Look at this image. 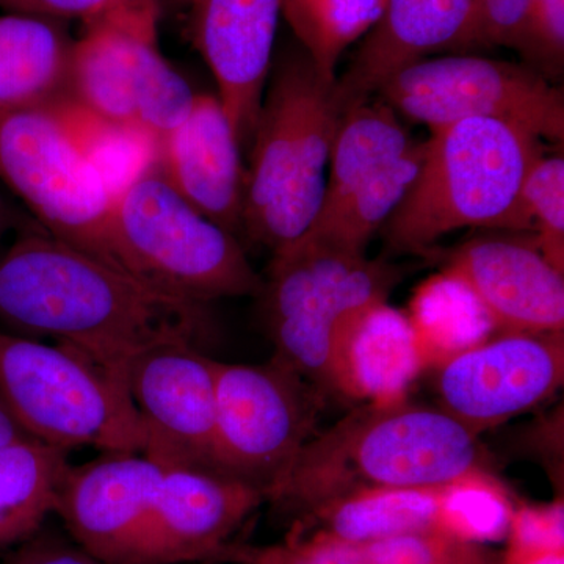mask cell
I'll list each match as a JSON object with an SVG mask.
<instances>
[{
  "instance_id": "obj_1",
  "label": "cell",
  "mask_w": 564,
  "mask_h": 564,
  "mask_svg": "<svg viewBox=\"0 0 564 564\" xmlns=\"http://www.w3.org/2000/svg\"><path fill=\"white\" fill-rule=\"evenodd\" d=\"M0 321L73 345L126 381L139 352L203 348L214 333L206 304L159 291L44 229L21 232L0 258Z\"/></svg>"
},
{
  "instance_id": "obj_2",
  "label": "cell",
  "mask_w": 564,
  "mask_h": 564,
  "mask_svg": "<svg viewBox=\"0 0 564 564\" xmlns=\"http://www.w3.org/2000/svg\"><path fill=\"white\" fill-rule=\"evenodd\" d=\"M496 477L480 436L440 404L373 400L314 434L270 502L300 519L345 494Z\"/></svg>"
},
{
  "instance_id": "obj_3",
  "label": "cell",
  "mask_w": 564,
  "mask_h": 564,
  "mask_svg": "<svg viewBox=\"0 0 564 564\" xmlns=\"http://www.w3.org/2000/svg\"><path fill=\"white\" fill-rule=\"evenodd\" d=\"M400 278L391 263L313 240L273 254L259 299L274 358L322 393L359 399L352 343Z\"/></svg>"
},
{
  "instance_id": "obj_4",
  "label": "cell",
  "mask_w": 564,
  "mask_h": 564,
  "mask_svg": "<svg viewBox=\"0 0 564 564\" xmlns=\"http://www.w3.org/2000/svg\"><path fill=\"white\" fill-rule=\"evenodd\" d=\"M336 79L296 52L278 65L263 98L245 174L242 231L272 254L299 243L322 209L325 169L344 117Z\"/></svg>"
},
{
  "instance_id": "obj_5",
  "label": "cell",
  "mask_w": 564,
  "mask_h": 564,
  "mask_svg": "<svg viewBox=\"0 0 564 564\" xmlns=\"http://www.w3.org/2000/svg\"><path fill=\"white\" fill-rule=\"evenodd\" d=\"M543 154L536 135L510 122L470 118L434 129L413 185L383 226L386 240L422 254L459 229H530L522 184Z\"/></svg>"
},
{
  "instance_id": "obj_6",
  "label": "cell",
  "mask_w": 564,
  "mask_h": 564,
  "mask_svg": "<svg viewBox=\"0 0 564 564\" xmlns=\"http://www.w3.org/2000/svg\"><path fill=\"white\" fill-rule=\"evenodd\" d=\"M111 248L118 269L177 299L206 304L262 293L263 278L236 236L185 202L161 162L113 199Z\"/></svg>"
},
{
  "instance_id": "obj_7",
  "label": "cell",
  "mask_w": 564,
  "mask_h": 564,
  "mask_svg": "<svg viewBox=\"0 0 564 564\" xmlns=\"http://www.w3.org/2000/svg\"><path fill=\"white\" fill-rule=\"evenodd\" d=\"M0 395L22 429L52 447L143 451L128 381L73 345L0 333Z\"/></svg>"
},
{
  "instance_id": "obj_8",
  "label": "cell",
  "mask_w": 564,
  "mask_h": 564,
  "mask_svg": "<svg viewBox=\"0 0 564 564\" xmlns=\"http://www.w3.org/2000/svg\"><path fill=\"white\" fill-rule=\"evenodd\" d=\"M0 181L28 204L41 229L117 267L111 248L113 198L52 99L0 109Z\"/></svg>"
},
{
  "instance_id": "obj_9",
  "label": "cell",
  "mask_w": 564,
  "mask_h": 564,
  "mask_svg": "<svg viewBox=\"0 0 564 564\" xmlns=\"http://www.w3.org/2000/svg\"><path fill=\"white\" fill-rule=\"evenodd\" d=\"M321 408L322 392L274 356L215 361V470L267 500L314 436Z\"/></svg>"
},
{
  "instance_id": "obj_10",
  "label": "cell",
  "mask_w": 564,
  "mask_h": 564,
  "mask_svg": "<svg viewBox=\"0 0 564 564\" xmlns=\"http://www.w3.org/2000/svg\"><path fill=\"white\" fill-rule=\"evenodd\" d=\"M161 14L159 9H137L87 22L85 35L74 41L63 95L159 139L176 128L196 95L159 52Z\"/></svg>"
},
{
  "instance_id": "obj_11",
  "label": "cell",
  "mask_w": 564,
  "mask_h": 564,
  "mask_svg": "<svg viewBox=\"0 0 564 564\" xmlns=\"http://www.w3.org/2000/svg\"><path fill=\"white\" fill-rule=\"evenodd\" d=\"M377 95L430 131L488 118L519 126L540 140L562 143L564 137L563 91L532 66L477 55L423 58L393 74Z\"/></svg>"
},
{
  "instance_id": "obj_12",
  "label": "cell",
  "mask_w": 564,
  "mask_h": 564,
  "mask_svg": "<svg viewBox=\"0 0 564 564\" xmlns=\"http://www.w3.org/2000/svg\"><path fill=\"white\" fill-rule=\"evenodd\" d=\"M513 502L497 477L458 484L345 494L296 519L291 533L343 543L445 534L473 543L502 540Z\"/></svg>"
},
{
  "instance_id": "obj_13",
  "label": "cell",
  "mask_w": 564,
  "mask_h": 564,
  "mask_svg": "<svg viewBox=\"0 0 564 564\" xmlns=\"http://www.w3.org/2000/svg\"><path fill=\"white\" fill-rule=\"evenodd\" d=\"M564 381V333H499L440 362L437 404L477 436L533 410Z\"/></svg>"
},
{
  "instance_id": "obj_14",
  "label": "cell",
  "mask_w": 564,
  "mask_h": 564,
  "mask_svg": "<svg viewBox=\"0 0 564 564\" xmlns=\"http://www.w3.org/2000/svg\"><path fill=\"white\" fill-rule=\"evenodd\" d=\"M128 388L143 430L141 455L162 469L217 473L215 359L196 345H158L129 364Z\"/></svg>"
},
{
  "instance_id": "obj_15",
  "label": "cell",
  "mask_w": 564,
  "mask_h": 564,
  "mask_svg": "<svg viewBox=\"0 0 564 564\" xmlns=\"http://www.w3.org/2000/svg\"><path fill=\"white\" fill-rule=\"evenodd\" d=\"M163 470L135 452H106L85 466H70L54 513L88 554L135 564Z\"/></svg>"
},
{
  "instance_id": "obj_16",
  "label": "cell",
  "mask_w": 564,
  "mask_h": 564,
  "mask_svg": "<svg viewBox=\"0 0 564 564\" xmlns=\"http://www.w3.org/2000/svg\"><path fill=\"white\" fill-rule=\"evenodd\" d=\"M443 274L474 296L499 333H564V273L533 245L469 240L447 256Z\"/></svg>"
},
{
  "instance_id": "obj_17",
  "label": "cell",
  "mask_w": 564,
  "mask_h": 564,
  "mask_svg": "<svg viewBox=\"0 0 564 564\" xmlns=\"http://www.w3.org/2000/svg\"><path fill=\"white\" fill-rule=\"evenodd\" d=\"M262 503L259 489L196 469H165L135 564H210Z\"/></svg>"
},
{
  "instance_id": "obj_18",
  "label": "cell",
  "mask_w": 564,
  "mask_h": 564,
  "mask_svg": "<svg viewBox=\"0 0 564 564\" xmlns=\"http://www.w3.org/2000/svg\"><path fill=\"white\" fill-rule=\"evenodd\" d=\"M191 36L218 85L237 140L251 139L284 0H188Z\"/></svg>"
},
{
  "instance_id": "obj_19",
  "label": "cell",
  "mask_w": 564,
  "mask_h": 564,
  "mask_svg": "<svg viewBox=\"0 0 564 564\" xmlns=\"http://www.w3.org/2000/svg\"><path fill=\"white\" fill-rule=\"evenodd\" d=\"M477 0H388L350 66L336 79L343 111L370 101L400 69L441 51L470 47Z\"/></svg>"
},
{
  "instance_id": "obj_20",
  "label": "cell",
  "mask_w": 564,
  "mask_h": 564,
  "mask_svg": "<svg viewBox=\"0 0 564 564\" xmlns=\"http://www.w3.org/2000/svg\"><path fill=\"white\" fill-rule=\"evenodd\" d=\"M161 166L199 214L232 236L242 231L247 173L218 96H195L187 117L161 139Z\"/></svg>"
},
{
  "instance_id": "obj_21",
  "label": "cell",
  "mask_w": 564,
  "mask_h": 564,
  "mask_svg": "<svg viewBox=\"0 0 564 564\" xmlns=\"http://www.w3.org/2000/svg\"><path fill=\"white\" fill-rule=\"evenodd\" d=\"M74 41L50 18L0 17V109L63 95Z\"/></svg>"
},
{
  "instance_id": "obj_22",
  "label": "cell",
  "mask_w": 564,
  "mask_h": 564,
  "mask_svg": "<svg viewBox=\"0 0 564 564\" xmlns=\"http://www.w3.org/2000/svg\"><path fill=\"white\" fill-rule=\"evenodd\" d=\"M415 143L395 110L384 101H366L345 111L329 154L321 212L344 202L356 188L400 161Z\"/></svg>"
},
{
  "instance_id": "obj_23",
  "label": "cell",
  "mask_w": 564,
  "mask_h": 564,
  "mask_svg": "<svg viewBox=\"0 0 564 564\" xmlns=\"http://www.w3.org/2000/svg\"><path fill=\"white\" fill-rule=\"evenodd\" d=\"M69 469L68 452L41 441L0 447V549L41 530Z\"/></svg>"
},
{
  "instance_id": "obj_24",
  "label": "cell",
  "mask_w": 564,
  "mask_h": 564,
  "mask_svg": "<svg viewBox=\"0 0 564 564\" xmlns=\"http://www.w3.org/2000/svg\"><path fill=\"white\" fill-rule=\"evenodd\" d=\"M52 102L111 198L161 162V139L148 129L109 120L65 95Z\"/></svg>"
},
{
  "instance_id": "obj_25",
  "label": "cell",
  "mask_w": 564,
  "mask_h": 564,
  "mask_svg": "<svg viewBox=\"0 0 564 564\" xmlns=\"http://www.w3.org/2000/svg\"><path fill=\"white\" fill-rule=\"evenodd\" d=\"M423 155L425 141L415 143L400 161L356 188L333 209L322 210L302 240L366 254L375 232L383 229L413 185Z\"/></svg>"
},
{
  "instance_id": "obj_26",
  "label": "cell",
  "mask_w": 564,
  "mask_h": 564,
  "mask_svg": "<svg viewBox=\"0 0 564 564\" xmlns=\"http://www.w3.org/2000/svg\"><path fill=\"white\" fill-rule=\"evenodd\" d=\"M410 317L388 303L373 311L356 334L351 366L359 399L403 397V388L423 366Z\"/></svg>"
},
{
  "instance_id": "obj_27",
  "label": "cell",
  "mask_w": 564,
  "mask_h": 564,
  "mask_svg": "<svg viewBox=\"0 0 564 564\" xmlns=\"http://www.w3.org/2000/svg\"><path fill=\"white\" fill-rule=\"evenodd\" d=\"M388 0H284L282 13L326 79H336L340 55L372 31Z\"/></svg>"
},
{
  "instance_id": "obj_28",
  "label": "cell",
  "mask_w": 564,
  "mask_h": 564,
  "mask_svg": "<svg viewBox=\"0 0 564 564\" xmlns=\"http://www.w3.org/2000/svg\"><path fill=\"white\" fill-rule=\"evenodd\" d=\"M521 207L536 247L564 273V161L562 155H540L527 173Z\"/></svg>"
},
{
  "instance_id": "obj_29",
  "label": "cell",
  "mask_w": 564,
  "mask_h": 564,
  "mask_svg": "<svg viewBox=\"0 0 564 564\" xmlns=\"http://www.w3.org/2000/svg\"><path fill=\"white\" fill-rule=\"evenodd\" d=\"M350 544L366 564H502V556L486 544L445 534H408Z\"/></svg>"
},
{
  "instance_id": "obj_30",
  "label": "cell",
  "mask_w": 564,
  "mask_h": 564,
  "mask_svg": "<svg viewBox=\"0 0 564 564\" xmlns=\"http://www.w3.org/2000/svg\"><path fill=\"white\" fill-rule=\"evenodd\" d=\"M536 0H477L473 46H505L529 55Z\"/></svg>"
},
{
  "instance_id": "obj_31",
  "label": "cell",
  "mask_w": 564,
  "mask_h": 564,
  "mask_svg": "<svg viewBox=\"0 0 564 564\" xmlns=\"http://www.w3.org/2000/svg\"><path fill=\"white\" fill-rule=\"evenodd\" d=\"M170 0H0V9L40 18H80L87 22L137 9L165 10Z\"/></svg>"
},
{
  "instance_id": "obj_32",
  "label": "cell",
  "mask_w": 564,
  "mask_h": 564,
  "mask_svg": "<svg viewBox=\"0 0 564 564\" xmlns=\"http://www.w3.org/2000/svg\"><path fill=\"white\" fill-rule=\"evenodd\" d=\"M505 538L511 544L564 547L563 500L513 508Z\"/></svg>"
},
{
  "instance_id": "obj_33",
  "label": "cell",
  "mask_w": 564,
  "mask_h": 564,
  "mask_svg": "<svg viewBox=\"0 0 564 564\" xmlns=\"http://www.w3.org/2000/svg\"><path fill=\"white\" fill-rule=\"evenodd\" d=\"M0 564H111L88 554L73 540L57 533H41V530L22 541L13 554Z\"/></svg>"
},
{
  "instance_id": "obj_34",
  "label": "cell",
  "mask_w": 564,
  "mask_h": 564,
  "mask_svg": "<svg viewBox=\"0 0 564 564\" xmlns=\"http://www.w3.org/2000/svg\"><path fill=\"white\" fill-rule=\"evenodd\" d=\"M502 564H564V547L507 543Z\"/></svg>"
},
{
  "instance_id": "obj_35",
  "label": "cell",
  "mask_w": 564,
  "mask_h": 564,
  "mask_svg": "<svg viewBox=\"0 0 564 564\" xmlns=\"http://www.w3.org/2000/svg\"><path fill=\"white\" fill-rule=\"evenodd\" d=\"M32 440L33 437L31 434L22 429L20 421L14 417L9 404H7L3 397L0 395V447Z\"/></svg>"
},
{
  "instance_id": "obj_36",
  "label": "cell",
  "mask_w": 564,
  "mask_h": 564,
  "mask_svg": "<svg viewBox=\"0 0 564 564\" xmlns=\"http://www.w3.org/2000/svg\"><path fill=\"white\" fill-rule=\"evenodd\" d=\"M14 223H17V220H14L13 210L10 209L9 204H7L3 196L0 195V239H2L3 234L13 228Z\"/></svg>"
},
{
  "instance_id": "obj_37",
  "label": "cell",
  "mask_w": 564,
  "mask_h": 564,
  "mask_svg": "<svg viewBox=\"0 0 564 564\" xmlns=\"http://www.w3.org/2000/svg\"><path fill=\"white\" fill-rule=\"evenodd\" d=\"M203 564H207V563H203Z\"/></svg>"
}]
</instances>
